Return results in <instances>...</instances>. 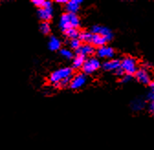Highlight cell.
<instances>
[{"label":"cell","mask_w":154,"mask_h":150,"mask_svg":"<svg viewBox=\"0 0 154 150\" xmlns=\"http://www.w3.org/2000/svg\"><path fill=\"white\" fill-rule=\"evenodd\" d=\"M72 69L68 68V67L62 68V69H59V70L53 71L50 75L49 81L54 85V84H57V83H60L64 79L72 77Z\"/></svg>","instance_id":"6da1fadb"},{"label":"cell","mask_w":154,"mask_h":150,"mask_svg":"<svg viewBox=\"0 0 154 150\" xmlns=\"http://www.w3.org/2000/svg\"><path fill=\"white\" fill-rule=\"evenodd\" d=\"M120 67L123 69L126 74L132 75L135 74L138 70L137 69V62L134 58L130 57V56H126L121 61V65Z\"/></svg>","instance_id":"7a4b0ae2"},{"label":"cell","mask_w":154,"mask_h":150,"mask_svg":"<svg viewBox=\"0 0 154 150\" xmlns=\"http://www.w3.org/2000/svg\"><path fill=\"white\" fill-rule=\"evenodd\" d=\"M38 16H40L41 20H43L44 22H48L49 20H51V17H52V6H51V2L46 1L44 8H38Z\"/></svg>","instance_id":"3957f363"},{"label":"cell","mask_w":154,"mask_h":150,"mask_svg":"<svg viewBox=\"0 0 154 150\" xmlns=\"http://www.w3.org/2000/svg\"><path fill=\"white\" fill-rule=\"evenodd\" d=\"M99 68H100V62L97 59L89 58L88 60L85 61L82 69L85 74H91L95 70H97Z\"/></svg>","instance_id":"277c9868"},{"label":"cell","mask_w":154,"mask_h":150,"mask_svg":"<svg viewBox=\"0 0 154 150\" xmlns=\"http://www.w3.org/2000/svg\"><path fill=\"white\" fill-rule=\"evenodd\" d=\"M86 82V76L84 73H79L75 75L74 77H72L71 83H70V87L73 90H78L80 88H82Z\"/></svg>","instance_id":"5b68a950"},{"label":"cell","mask_w":154,"mask_h":150,"mask_svg":"<svg viewBox=\"0 0 154 150\" xmlns=\"http://www.w3.org/2000/svg\"><path fill=\"white\" fill-rule=\"evenodd\" d=\"M135 78L137 79L140 82L143 84H148L150 83V78H149V74L145 69H139L136 73H135Z\"/></svg>","instance_id":"8992f818"},{"label":"cell","mask_w":154,"mask_h":150,"mask_svg":"<svg viewBox=\"0 0 154 150\" xmlns=\"http://www.w3.org/2000/svg\"><path fill=\"white\" fill-rule=\"evenodd\" d=\"M96 54H97V56L100 58H113L115 55V50L111 47L103 46L97 49Z\"/></svg>","instance_id":"52a82bcc"},{"label":"cell","mask_w":154,"mask_h":150,"mask_svg":"<svg viewBox=\"0 0 154 150\" xmlns=\"http://www.w3.org/2000/svg\"><path fill=\"white\" fill-rule=\"evenodd\" d=\"M95 50L93 45L91 44H84L76 50L77 55H83V56H91L94 53Z\"/></svg>","instance_id":"ba28073f"},{"label":"cell","mask_w":154,"mask_h":150,"mask_svg":"<svg viewBox=\"0 0 154 150\" xmlns=\"http://www.w3.org/2000/svg\"><path fill=\"white\" fill-rule=\"evenodd\" d=\"M60 28L63 32H65L66 30H68L70 28H72L71 20H70V14L68 12L62 15L61 20H60Z\"/></svg>","instance_id":"9c48e42d"},{"label":"cell","mask_w":154,"mask_h":150,"mask_svg":"<svg viewBox=\"0 0 154 150\" xmlns=\"http://www.w3.org/2000/svg\"><path fill=\"white\" fill-rule=\"evenodd\" d=\"M93 34V33H92ZM107 42L106 39L105 37H103L100 34H93L92 37V41H91V45L93 46H96V47H103L106 45V43Z\"/></svg>","instance_id":"30bf717a"},{"label":"cell","mask_w":154,"mask_h":150,"mask_svg":"<svg viewBox=\"0 0 154 150\" xmlns=\"http://www.w3.org/2000/svg\"><path fill=\"white\" fill-rule=\"evenodd\" d=\"M81 3V0H71V1H68V3L66 4V10L68 11V13L75 14V12L78 11Z\"/></svg>","instance_id":"8fae6325"},{"label":"cell","mask_w":154,"mask_h":150,"mask_svg":"<svg viewBox=\"0 0 154 150\" xmlns=\"http://www.w3.org/2000/svg\"><path fill=\"white\" fill-rule=\"evenodd\" d=\"M121 65V61L119 60H110L108 62H106L103 65L104 69L106 70H116L119 68H120Z\"/></svg>","instance_id":"7c38bea8"},{"label":"cell","mask_w":154,"mask_h":150,"mask_svg":"<svg viewBox=\"0 0 154 150\" xmlns=\"http://www.w3.org/2000/svg\"><path fill=\"white\" fill-rule=\"evenodd\" d=\"M85 57L83 55H76L74 59H73V62H72V67L74 69H80V68H83L85 62Z\"/></svg>","instance_id":"4fadbf2b"},{"label":"cell","mask_w":154,"mask_h":150,"mask_svg":"<svg viewBox=\"0 0 154 150\" xmlns=\"http://www.w3.org/2000/svg\"><path fill=\"white\" fill-rule=\"evenodd\" d=\"M48 46H49V49L51 50H53V51L58 50L61 48V41L58 40L56 37H51L49 43H48Z\"/></svg>","instance_id":"5bb4252c"},{"label":"cell","mask_w":154,"mask_h":150,"mask_svg":"<svg viewBox=\"0 0 154 150\" xmlns=\"http://www.w3.org/2000/svg\"><path fill=\"white\" fill-rule=\"evenodd\" d=\"M64 34L67 38H69L70 40H74V39H79L81 33L78 31L77 28H70V29L66 30L64 32Z\"/></svg>","instance_id":"9a60e30c"},{"label":"cell","mask_w":154,"mask_h":150,"mask_svg":"<svg viewBox=\"0 0 154 150\" xmlns=\"http://www.w3.org/2000/svg\"><path fill=\"white\" fill-rule=\"evenodd\" d=\"M92 37H93V34L90 33V32H82V33L80 34L79 40H80L81 41L85 42L86 44H91Z\"/></svg>","instance_id":"2e32d148"},{"label":"cell","mask_w":154,"mask_h":150,"mask_svg":"<svg viewBox=\"0 0 154 150\" xmlns=\"http://www.w3.org/2000/svg\"><path fill=\"white\" fill-rule=\"evenodd\" d=\"M145 105V102L141 99H136L135 101L132 102V105L131 107L133 108L134 111H140L141 110Z\"/></svg>","instance_id":"e0dca14e"},{"label":"cell","mask_w":154,"mask_h":150,"mask_svg":"<svg viewBox=\"0 0 154 150\" xmlns=\"http://www.w3.org/2000/svg\"><path fill=\"white\" fill-rule=\"evenodd\" d=\"M100 35H102L103 37H105L107 41H109V40H111L113 39V34H112L111 30L108 29L106 27H102L101 31H100Z\"/></svg>","instance_id":"ac0fdd59"},{"label":"cell","mask_w":154,"mask_h":150,"mask_svg":"<svg viewBox=\"0 0 154 150\" xmlns=\"http://www.w3.org/2000/svg\"><path fill=\"white\" fill-rule=\"evenodd\" d=\"M40 29L44 35H48L51 32V26H50L49 22H44V21L42 22V24L40 26Z\"/></svg>","instance_id":"d6986e66"},{"label":"cell","mask_w":154,"mask_h":150,"mask_svg":"<svg viewBox=\"0 0 154 150\" xmlns=\"http://www.w3.org/2000/svg\"><path fill=\"white\" fill-rule=\"evenodd\" d=\"M70 47L75 50H78L81 47V40L79 39H74L70 40Z\"/></svg>","instance_id":"ffe728a7"},{"label":"cell","mask_w":154,"mask_h":150,"mask_svg":"<svg viewBox=\"0 0 154 150\" xmlns=\"http://www.w3.org/2000/svg\"><path fill=\"white\" fill-rule=\"evenodd\" d=\"M61 54L62 56H63L64 58L66 59H72L73 54L71 50H69L68 49H62L61 50Z\"/></svg>","instance_id":"44dd1931"},{"label":"cell","mask_w":154,"mask_h":150,"mask_svg":"<svg viewBox=\"0 0 154 150\" xmlns=\"http://www.w3.org/2000/svg\"><path fill=\"white\" fill-rule=\"evenodd\" d=\"M31 2H32L36 7H38V8H44L45 2H46V1H44V0H32Z\"/></svg>","instance_id":"7402d4cb"},{"label":"cell","mask_w":154,"mask_h":150,"mask_svg":"<svg viewBox=\"0 0 154 150\" xmlns=\"http://www.w3.org/2000/svg\"><path fill=\"white\" fill-rule=\"evenodd\" d=\"M149 91L150 92L149 93L148 97H149V100H152L154 98V81L150 82V83H149Z\"/></svg>","instance_id":"603a6c76"},{"label":"cell","mask_w":154,"mask_h":150,"mask_svg":"<svg viewBox=\"0 0 154 150\" xmlns=\"http://www.w3.org/2000/svg\"><path fill=\"white\" fill-rule=\"evenodd\" d=\"M115 73L118 75V76H119V77H123L124 75H125V71L123 70V69L120 67V68H119L118 70H115Z\"/></svg>","instance_id":"cb8c5ba5"},{"label":"cell","mask_w":154,"mask_h":150,"mask_svg":"<svg viewBox=\"0 0 154 150\" xmlns=\"http://www.w3.org/2000/svg\"><path fill=\"white\" fill-rule=\"evenodd\" d=\"M131 78H132L131 75L126 74V75H124V76L122 77V79H121V82H129V81L131 80Z\"/></svg>","instance_id":"d4e9b609"},{"label":"cell","mask_w":154,"mask_h":150,"mask_svg":"<svg viewBox=\"0 0 154 150\" xmlns=\"http://www.w3.org/2000/svg\"><path fill=\"white\" fill-rule=\"evenodd\" d=\"M149 111L152 112V114H154V98L152 100H150V104H149Z\"/></svg>","instance_id":"484cf974"},{"label":"cell","mask_w":154,"mask_h":150,"mask_svg":"<svg viewBox=\"0 0 154 150\" xmlns=\"http://www.w3.org/2000/svg\"><path fill=\"white\" fill-rule=\"evenodd\" d=\"M56 2L57 3H65V4H67L68 3V0H57Z\"/></svg>","instance_id":"4316f807"}]
</instances>
